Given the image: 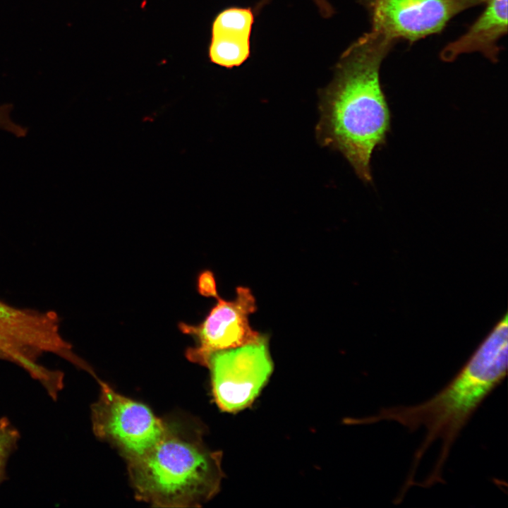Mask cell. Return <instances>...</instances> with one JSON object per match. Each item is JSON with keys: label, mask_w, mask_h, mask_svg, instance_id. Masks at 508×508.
Here are the masks:
<instances>
[{"label": "cell", "mask_w": 508, "mask_h": 508, "mask_svg": "<svg viewBox=\"0 0 508 508\" xmlns=\"http://www.w3.org/2000/svg\"><path fill=\"white\" fill-rule=\"evenodd\" d=\"M0 358H4L10 361H13L11 353L3 346L0 345Z\"/></svg>", "instance_id": "obj_15"}, {"label": "cell", "mask_w": 508, "mask_h": 508, "mask_svg": "<svg viewBox=\"0 0 508 508\" xmlns=\"http://www.w3.org/2000/svg\"><path fill=\"white\" fill-rule=\"evenodd\" d=\"M13 108L11 104L0 105V129L17 138H23L27 135L28 128L13 121L11 118Z\"/></svg>", "instance_id": "obj_12"}, {"label": "cell", "mask_w": 508, "mask_h": 508, "mask_svg": "<svg viewBox=\"0 0 508 508\" xmlns=\"http://www.w3.org/2000/svg\"><path fill=\"white\" fill-rule=\"evenodd\" d=\"M208 54L211 62L226 68L240 66L250 56V37L229 33L212 34Z\"/></svg>", "instance_id": "obj_9"}, {"label": "cell", "mask_w": 508, "mask_h": 508, "mask_svg": "<svg viewBox=\"0 0 508 508\" xmlns=\"http://www.w3.org/2000/svg\"><path fill=\"white\" fill-rule=\"evenodd\" d=\"M395 43L373 30L363 34L343 52L332 80L320 91L318 141L341 152L366 183L372 181L371 155L390 130L380 70Z\"/></svg>", "instance_id": "obj_1"}, {"label": "cell", "mask_w": 508, "mask_h": 508, "mask_svg": "<svg viewBox=\"0 0 508 508\" xmlns=\"http://www.w3.org/2000/svg\"><path fill=\"white\" fill-rule=\"evenodd\" d=\"M212 392L218 406L226 412L249 406L273 370L265 335L255 342L217 351L209 360Z\"/></svg>", "instance_id": "obj_5"}, {"label": "cell", "mask_w": 508, "mask_h": 508, "mask_svg": "<svg viewBox=\"0 0 508 508\" xmlns=\"http://www.w3.org/2000/svg\"><path fill=\"white\" fill-rule=\"evenodd\" d=\"M222 454L200 435L167 425L160 440L143 454L128 459L135 497L159 507H197L218 492Z\"/></svg>", "instance_id": "obj_3"}, {"label": "cell", "mask_w": 508, "mask_h": 508, "mask_svg": "<svg viewBox=\"0 0 508 508\" xmlns=\"http://www.w3.org/2000/svg\"><path fill=\"white\" fill-rule=\"evenodd\" d=\"M198 289L200 294L216 297L217 294L215 279L210 271L202 272L198 279Z\"/></svg>", "instance_id": "obj_13"}, {"label": "cell", "mask_w": 508, "mask_h": 508, "mask_svg": "<svg viewBox=\"0 0 508 508\" xmlns=\"http://www.w3.org/2000/svg\"><path fill=\"white\" fill-rule=\"evenodd\" d=\"M215 298L217 303L201 323L179 325L183 333L196 340V345L186 351V357L205 367L213 353L258 341L262 336L250 325L249 316L257 307L249 288L237 287L231 301L218 295Z\"/></svg>", "instance_id": "obj_7"}, {"label": "cell", "mask_w": 508, "mask_h": 508, "mask_svg": "<svg viewBox=\"0 0 508 508\" xmlns=\"http://www.w3.org/2000/svg\"><path fill=\"white\" fill-rule=\"evenodd\" d=\"M255 13L250 7L231 6L220 11L212 24V34H236L250 37Z\"/></svg>", "instance_id": "obj_10"}, {"label": "cell", "mask_w": 508, "mask_h": 508, "mask_svg": "<svg viewBox=\"0 0 508 508\" xmlns=\"http://www.w3.org/2000/svg\"><path fill=\"white\" fill-rule=\"evenodd\" d=\"M484 4L467 31L441 50L442 61L452 62L461 54L479 52L491 62L498 61V41L507 33V0H486Z\"/></svg>", "instance_id": "obj_8"}, {"label": "cell", "mask_w": 508, "mask_h": 508, "mask_svg": "<svg viewBox=\"0 0 508 508\" xmlns=\"http://www.w3.org/2000/svg\"><path fill=\"white\" fill-rule=\"evenodd\" d=\"M271 0H259L255 6L254 13L258 16L259 15L261 10ZM316 6H318L321 15L324 18H329L334 13V8L328 2L327 0H313Z\"/></svg>", "instance_id": "obj_14"}, {"label": "cell", "mask_w": 508, "mask_h": 508, "mask_svg": "<svg viewBox=\"0 0 508 508\" xmlns=\"http://www.w3.org/2000/svg\"><path fill=\"white\" fill-rule=\"evenodd\" d=\"M368 11L370 30L410 44L439 34L459 13L486 0H358Z\"/></svg>", "instance_id": "obj_6"}, {"label": "cell", "mask_w": 508, "mask_h": 508, "mask_svg": "<svg viewBox=\"0 0 508 508\" xmlns=\"http://www.w3.org/2000/svg\"><path fill=\"white\" fill-rule=\"evenodd\" d=\"M19 438L17 430L7 418L0 419V481L1 480L6 463L11 452L16 446Z\"/></svg>", "instance_id": "obj_11"}, {"label": "cell", "mask_w": 508, "mask_h": 508, "mask_svg": "<svg viewBox=\"0 0 508 508\" xmlns=\"http://www.w3.org/2000/svg\"><path fill=\"white\" fill-rule=\"evenodd\" d=\"M507 315L496 324L466 364L440 392L412 406L382 408L357 423L393 421L411 431L424 427L425 436L413 455L412 466L398 498L414 485L417 467L430 445L442 440L435 465L420 485L429 488L442 481V470L461 431L484 400L502 382L507 371Z\"/></svg>", "instance_id": "obj_2"}, {"label": "cell", "mask_w": 508, "mask_h": 508, "mask_svg": "<svg viewBox=\"0 0 508 508\" xmlns=\"http://www.w3.org/2000/svg\"><path fill=\"white\" fill-rule=\"evenodd\" d=\"M97 381L101 393L91 409L95 435L116 446L127 460L143 454L160 440L168 424L145 405Z\"/></svg>", "instance_id": "obj_4"}]
</instances>
